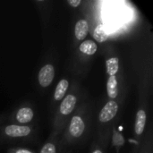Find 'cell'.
I'll list each match as a JSON object with an SVG mask.
<instances>
[{"mask_svg": "<svg viewBox=\"0 0 153 153\" xmlns=\"http://www.w3.org/2000/svg\"><path fill=\"white\" fill-rule=\"evenodd\" d=\"M92 153H102V152H101V151H100V150H97V151L93 152Z\"/></svg>", "mask_w": 153, "mask_h": 153, "instance_id": "cell-18", "label": "cell"}, {"mask_svg": "<svg viewBox=\"0 0 153 153\" xmlns=\"http://www.w3.org/2000/svg\"><path fill=\"white\" fill-rule=\"evenodd\" d=\"M40 153H56V146L53 143H47L41 149Z\"/></svg>", "mask_w": 153, "mask_h": 153, "instance_id": "cell-15", "label": "cell"}, {"mask_svg": "<svg viewBox=\"0 0 153 153\" xmlns=\"http://www.w3.org/2000/svg\"><path fill=\"white\" fill-rule=\"evenodd\" d=\"M31 129L29 126H8L4 129V133L7 136L10 137H24L30 134Z\"/></svg>", "mask_w": 153, "mask_h": 153, "instance_id": "cell-3", "label": "cell"}, {"mask_svg": "<svg viewBox=\"0 0 153 153\" xmlns=\"http://www.w3.org/2000/svg\"><path fill=\"white\" fill-rule=\"evenodd\" d=\"M55 76V69L52 65H44L39 73V82L42 87H48L53 82Z\"/></svg>", "mask_w": 153, "mask_h": 153, "instance_id": "cell-2", "label": "cell"}, {"mask_svg": "<svg viewBox=\"0 0 153 153\" xmlns=\"http://www.w3.org/2000/svg\"><path fill=\"white\" fill-rule=\"evenodd\" d=\"M107 91L110 99H116L117 96V80L116 76H109L107 82Z\"/></svg>", "mask_w": 153, "mask_h": 153, "instance_id": "cell-11", "label": "cell"}, {"mask_svg": "<svg viewBox=\"0 0 153 153\" xmlns=\"http://www.w3.org/2000/svg\"><path fill=\"white\" fill-rule=\"evenodd\" d=\"M125 143V140L123 138V136L117 133L116 130H114L113 133V145L114 146H122Z\"/></svg>", "mask_w": 153, "mask_h": 153, "instance_id": "cell-14", "label": "cell"}, {"mask_svg": "<svg viewBox=\"0 0 153 153\" xmlns=\"http://www.w3.org/2000/svg\"><path fill=\"white\" fill-rule=\"evenodd\" d=\"M106 67L107 73L109 76H116V74L118 71L119 65H118V58L117 57H111L106 61Z\"/></svg>", "mask_w": 153, "mask_h": 153, "instance_id": "cell-13", "label": "cell"}, {"mask_svg": "<svg viewBox=\"0 0 153 153\" xmlns=\"http://www.w3.org/2000/svg\"><path fill=\"white\" fill-rule=\"evenodd\" d=\"M89 31V25L86 20H80L76 22L74 28V35L77 39L82 40L85 39Z\"/></svg>", "mask_w": 153, "mask_h": 153, "instance_id": "cell-6", "label": "cell"}, {"mask_svg": "<svg viewBox=\"0 0 153 153\" xmlns=\"http://www.w3.org/2000/svg\"><path fill=\"white\" fill-rule=\"evenodd\" d=\"M68 86H69V83L67 80L63 79L58 82L55 91V94H54V98L56 100H61L65 97V92L68 89Z\"/></svg>", "mask_w": 153, "mask_h": 153, "instance_id": "cell-10", "label": "cell"}, {"mask_svg": "<svg viewBox=\"0 0 153 153\" xmlns=\"http://www.w3.org/2000/svg\"><path fill=\"white\" fill-rule=\"evenodd\" d=\"M145 124H146V113L144 110L141 109L136 114V120H135V126H134V131L136 134L141 135L143 133Z\"/></svg>", "mask_w": 153, "mask_h": 153, "instance_id": "cell-7", "label": "cell"}, {"mask_svg": "<svg viewBox=\"0 0 153 153\" xmlns=\"http://www.w3.org/2000/svg\"><path fill=\"white\" fill-rule=\"evenodd\" d=\"M76 97L74 95H67L60 105V113L62 115H69L74 108L76 104Z\"/></svg>", "mask_w": 153, "mask_h": 153, "instance_id": "cell-5", "label": "cell"}, {"mask_svg": "<svg viewBox=\"0 0 153 153\" xmlns=\"http://www.w3.org/2000/svg\"><path fill=\"white\" fill-rule=\"evenodd\" d=\"M84 129H85V125L83 120L78 116L74 117L71 120L70 126H69V132L72 134V136L80 137L83 134Z\"/></svg>", "mask_w": 153, "mask_h": 153, "instance_id": "cell-4", "label": "cell"}, {"mask_svg": "<svg viewBox=\"0 0 153 153\" xmlns=\"http://www.w3.org/2000/svg\"><path fill=\"white\" fill-rule=\"evenodd\" d=\"M33 118V111L30 108H22L18 110L16 119L19 123L26 124L31 121Z\"/></svg>", "mask_w": 153, "mask_h": 153, "instance_id": "cell-8", "label": "cell"}, {"mask_svg": "<svg viewBox=\"0 0 153 153\" xmlns=\"http://www.w3.org/2000/svg\"><path fill=\"white\" fill-rule=\"evenodd\" d=\"M79 48L82 53H84L86 55H89V56H91V55L96 53V51L98 49V47H97V44L94 41H92V40H85L80 45Z\"/></svg>", "mask_w": 153, "mask_h": 153, "instance_id": "cell-12", "label": "cell"}, {"mask_svg": "<svg viewBox=\"0 0 153 153\" xmlns=\"http://www.w3.org/2000/svg\"><path fill=\"white\" fill-rule=\"evenodd\" d=\"M16 153H32L31 152H29L27 150H19Z\"/></svg>", "mask_w": 153, "mask_h": 153, "instance_id": "cell-17", "label": "cell"}, {"mask_svg": "<svg viewBox=\"0 0 153 153\" xmlns=\"http://www.w3.org/2000/svg\"><path fill=\"white\" fill-rule=\"evenodd\" d=\"M117 110H118V106L117 102L114 100L108 101L100 113V117H99L100 121L102 123H106L112 120L116 117Z\"/></svg>", "mask_w": 153, "mask_h": 153, "instance_id": "cell-1", "label": "cell"}, {"mask_svg": "<svg viewBox=\"0 0 153 153\" xmlns=\"http://www.w3.org/2000/svg\"><path fill=\"white\" fill-rule=\"evenodd\" d=\"M93 38L97 42L102 43L108 39V33L103 24H99L93 30Z\"/></svg>", "mask_w": 153, "mask_h": 153, "instance_id": "cell-9", "label": "cell"}, {"mask_svg": "<svg viewBox=\"0 0 153 153\" xmlns=\"http://www.w3.org/2000/svg\"><path fill=\"white\" fill-rule=\"evenodd\" d=\"M68 4H70L72 7H77L81 4V0H68Z\"/></svg>", "mask_w": 153, "mask_h": 153, "instance_id": "cell-16", "label": "cell"}]
</instances>
